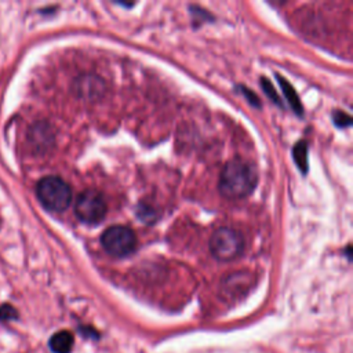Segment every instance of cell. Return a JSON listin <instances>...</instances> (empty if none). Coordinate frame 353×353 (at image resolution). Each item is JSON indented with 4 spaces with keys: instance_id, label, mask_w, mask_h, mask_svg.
Here are the masks:
<instances>
[{
    "instance_id": "11",
    "label": "cell",
    "mask_w": 353,
    "mask_h": 353,
    "mask_svg": "<svg viewBox=\"0 0 353 353\" xmlns=\"http://www.w3.org/2000/svg\"><path fill=\"white\" fill-rule=\"evenodd\" d=\"M261 83H262V87H263V90H265V91L269 94V97L272 98V101H274V102L280 103V99H279L277 94L274 92V90H273V85L270 84V81H269V80H266V79H262V80H261Z\"/></svg>"
},
{
    "instance_id": "2",
    "label": "cell",
    "mask_w": 353,
    "mask_h": 353,
    "mask_svg": "<svg viewBox=\"0 0 353 353\" xmlns=\"http://www.w3.org/2000/svg\"><path fill=\"white\" fill-rule=\"evenodd\" d=\"M36 193L40 203L54 212L65 211L72 201V189L59 176L41 178L37 182Z\"/></svg>"
},
{
    "instance_id": "8",
    "label": "cell",
    "mask_w": 353,
    "mask_h": 353,
    "mask_svg": "<svg viewBox=\"0 0 353 353\" xmlns=\"http://www.w3.org/2000/svg\"><path fill=\"white\" fill-rule=\"evenodd\" d=\"M307 148H306V143L302 141V142H298L295 146H294V152H292V156H294V160L296 163V165L302 170V172H306L307 170Z\"/></svg>"
},
{
    "instance_id": "7",
    "label": "cell",
    "mask_w": 353,
    "mask_h": 353,
    "mask_svg": "<svg viewBox=\"0 0 353 353\" xmlns=\"http://www.w3.org/2000/svg\"><path fill=\"white\" fill-rule=\"evenodd\" d=\"M277 77H279V83H280V85H281V88H283V92H284V95H285V98H287L290 106L294 109L295 113L302 114V110H303V109H302V105H301V101H299V97H298L296 91H295L294 87H292L287 80H284L281 76H277Z\"/></svg>"
},
{
    "instance_id": "6",
    "label": "cell",
    "mask_w": 353,
    "mask_h": 353,
    "mask_svg": "<svg viewBox=\"0 0 353 353\" xmlns=\"http://www.w3.org/2000/svg\"><path fill=\"white\" fill-rule=\"evenodd\" d=\"M74 345V336L68 330L57 331L48 341V347L52 353H72Z\"/></svg>"
},
{
    "instance_id": "9",
    "label": "cell",
    "mask_w": 353,
    "mask_h": 353,
    "mask_svg": "<svg viewBox=\"0 0 353 353\" xmlns=\"http://www.w3.org/2000/svg\"><path fill=\"white\" fill-rule=\"evenodd\" d=\"M18 319V310L10 305V303H3L0 306V321L7 323L11 320H17Z\"/></svg>"
},
{
    "instance_id": "5",
    "label": "cell",
    "mask_w": 353,
    "mask_h": 353,
    "mask_svg": "<svg viewBox=\"0 0 353 353\" xmlns=\"http://www.w3.org/2000/svg\"><path fill=\"white\" fill-rule=\"evenodd\" d=\"M74 211L80 221L87 223H97L106 215V200L98 190L87 189L79 194Z\"/></svg>"
},
{
    "instance_id": "3",
    "label": "cell",
    "mask_w": 353,
    "mask_h": 353,
    "mask_svg": "<svg viewBox=\"0 0 353 353\" xmlns=\"http://www.w3.org/2000/svg\"><path fill=\"white\" fill-rule=\"evenodd\" d=\"M244 248L243 236L232 228L216 229L210 239V250L219 261H232L241 255Z\"/></svg>"
},
{
    "instance_id": "4",
    "label": "cell",
    "mask_w": 353,
    "mask_h": 353,
    "mask_svg": "<svg viewBox=\"0 0 353 353\" xmlns=\"http://www.w3.org/2000/svg\"><path fill=\"white\" fill-rule=\"evenodd\" d=\"M101 243L108 254L113 256H125L135 250L137 236L130 228L114 225L102 233Z\"/></svg>"
},
{
    "instance_id": "1",
    "label": "cell",
    "mask_w": 353,
    "mask_h": 353,
    "mask_svg": "<svg viewBox=\"0 0 353 353\" xmlns=\"http://www.w3.org/2000/svg\"><path fill=\"white\" fill-rule=\"evenodd\" d=\"M256 185L254 168L240 159L230 160L225 164L219 176V192L226 199H244Z\"/></svg>"
},
{
    "instance_id": "10",
    "label": "cell",
    "mask_w": 353,
    "mask_h": 353,
    "mask_svg": "<svg viewBox=\"0 0 353 353\" xmlns=\"http://www.w3.org/2000/svg\"><path fill=\"white\" fill-rule=\"evenodd\" d=\"M334 121L339 127H346V125L350 124V116L347 113H345V112L338 110V112L334 113Z\"/></svg>"
}]
</instances>
